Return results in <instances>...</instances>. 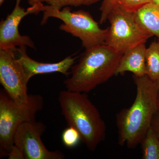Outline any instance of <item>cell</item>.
I'll use <instances>...</instances> for the list:
<instances>
[{
    "instance_id": "2",
    "label": "cell",
    "mask_w": 159,
    "mask_h": 159,
    "mask_svg": "<svg viewBox=\"0 0 159 159\" xmlns=\"http://www.w3.org/2000/svg\"><path fill=\"white\" fill-rule=\"evenodd\" d=\"M123 54L106 45L86 50L64 81L66 90L87 93L116 75Z\"/></svg>"
},
{
    "instance_id": "6",
    "label": "cell",
    "mask_w": 159,
    "mask_h": 159,
    "mask_svg": "<svg viewBox=\"0 0 159 159\" xmlns=\"http://www.w3.org/2000/svg\"><path fill=\"white\" fill-rule=\"evenodd\" d=\"M110 23L105 45L115 51L124 54L140 44L145 43L152 37L137 22L134 12H130L116 6L108 15Z\"/></svg>"
},
{
    "instance_id": "7",
    "label": "cell",
    "mask_w": 159,
    "mask_h": 159,
    "mask_svg": "<svg viewBox=\"0 0 159 159\" xmlns=\"http://www.w3.org/2000/svg\"><path fill=\"white\" fill-rule=\"evenodd\" d=\"M46 129V125L36 120L26 122L18 127L14 136V145L20 148L25 159H63L65 156L58 150L47 149L41 137Z\"/></svg>"
},
{
    "instance_id": "1",
    "label": "cell",
    "mask_w": 159,
    "mask_h": 159,
    "mask_svg": "<svg viewBox=\"0 0 159 159\" xmlns=\"http://www.w3.org/2000/svg\"><path fill=\"white\" fill-rule=\"evenodd\" d=\"M137 94L132 105L122 109L117 114L118 143L134 148L140 144L151 126L155 114L159 110L155 81L147 75L134 76Z\"/></svg>"
},
{
    "instance_id": "10",
    "label": "cell",
    "mask_w": 159,
    "mask_h": 159,
    "mask_svg": "<svg viewBox=\"0 0 159 159\" xmlns=\"http://www.w3.org/2000/svg\"><path fill=\"white\" fill-rule=\"evenodd\" d=\"M26 47H18L14 51L16 59L21 66L28 82L31 77L37 74L57 72L67 77L70 76L69 70L75 63L76 57L69 56L57 63L39 62L29 57L27 54Z\"/></svg>"
},
{
    "instance_id": "16",
    "label": "cell",
    "mask_w": 159,
    "mask_h": 159,
    "mask_svg": "<svg viewBox=\"0 0 159 159\" xmlns=\"http://www.w3.org/2000/svg\"><path fill=\"white\" fill-rule=\"evenodd\" d=\"M81 140V137L77 129L69 126L63 132L62 141L64 145L68 148H73L78 144Z\"/></svg>"
},
{
    "instance_id": "13",
    "label": "cell",
    "mask_w": 159,
    "mask_h": 159,
    "mask_svg": "<svg viewBox=\"0 0 159 159\" xmlns=\"http://www.w3.org/2000/svg\"><path fill=\"white\" fill-rule=\"evenodd\" d=\"M146 75L155 81L159 77V41L153 42L145 53Z\"/></svg>"
},
{
    "instance_id": "15",
    "label": "cell",
    "mask_w": 159,
    "mask_h": 159,
    "mask_svg": "<svg viewBox=\"0 0 159 159\" xmlns=\"http://www.w3.org/2000/svg\"><path fill=\"white\" fill-rule=\"evenodd\" d=\"M102 0H44L48 5L61 9L67 6H90Z\"/></svg>"
},
{
    "instance_id": "17",
    "label": "cell",
    "mask_w": 159,
    "mask_h": 159,
    "mask_svg": "<svg viewBox=\"0 0 159 159\" xmlns=\"http://www.w3.org/2000/svg\"><path fill=\"white\" fill-rule=\"evenodd\" d=\"M152 2H153V0H118L116 6L126 11L134 12L142 6Z\"/></svg>"
},
{
    "instance_id": "11",
    "label": "cell",
    "mask_w": 159,
    "mask_h": 159,
    "mask_svg": "<svg viewBox=\"0 0 159 159\" xmlns=\"http://www.w3.org/2000/svg\"><path fill=\"white\" fill-rule=\"evenodd\" d=\"M145 43L140 44L125 52L119 61L116 75L130 72L134 76L141 77L146 75Z\"/></svg>"
},
{
    "instance_id": "18",
    "label": "cell",
    "mask_w": 159,
    "mask_h": 159,
    "mask_svg": "<svg viewBox=\"0 0 159 159\" xmlns=\"http://www.w3.org/2000/svg\"><path fill=\"white\" fill-rule=\"evenodd\" d=\"M118 0H102V2L100 8L101 11L99 23H105L107 20L108 15L113 9L116 6Z\"/></svg>"
},
{
    "instance_id": "20",
    "label": "cell",
    "mask_w": 159,
    "mask_h": 159,
    "mask_svg": "<svg viewBox=\"0 0 159 159\" xmlns=\"http://www.w3.org/2000/svg\"><path fill=\"white\" fill-rule=\"evenodd\" d=\"M151 127L155 132L159 139V110L155 114L152 118Z\"/></svg>"
},
{
    "instance_id": "21",
    "label": "cell",
    "mask_w": 159,
    "mask_h": 159,
    "mask_svg": "<svg viewBox=\"0 0 159 159\" xmlns=\"http://www.w3.org/2000/svg\"><path fill=\"white\" fill-rule=\"evenodd\" d=\"M28 2L31 6L43 5V2H44V0H29Z\"/></svg>"
},
{
    "instance_id": "14",
    "label": "cell",
    "mask_w": 159,
    "mask_h": 159,
    "mask_svg": "<svg viewBox=\"0 0 159 159\" xmlns=\"http://www.w3.org/2000/svg\"><path fill=\"white\" fill-rule=\"evenodd\" d=\"M140 144L143 159H159V139L151 126Z\"/></svg>"
},
{
    "instance_id": "24",
    "label": "cell",
    "mask_w": 159,
    "mask_h": 159,
    "mask_svg": "<svg viewBox=\"0 0 159 159\" xmlns=\"http://www.w3.org/2000/svg\"><path fill=\"white\" fill-rule=\"evenodd\" d=\"M5 0H0V5L1 6H2V5L3 4V3H4V2H5Z\"/></svg>"
},
{
    "instance_id": "5",
    "label": "cell",
    "mask_w": 159,
    "mask_h": 159,
    "mask_svg": "<svg viewBox=\"0 0 159 159\" xmlns=\"http://www.w3.org/2000/svg\"><path fill=\"white\" fill-rule=\"evenodd\" d=\"M41 25L49 18L54 17L63 22L59 29L74 37L78 38L85 50L105 44L108 28L103 29L87 11L82 10L72 11L69 6L59 9L50 5H44Z\"/></svg>"
},
{
    "instance_id": "3",
    "label": "cell",
    "mask_w": 159,
    "mask_h": 159,
    "mask_svg": "<svg viewBox=\"0 0 159 159\" xmlns=\"http://www.w3.org/2000/svg\"><path fill=\"white\" fill-rule=\"evenodd\" d=\"M58 99L69 126L77 129L87 148L94 151L105 140L106 133L105 122L98 109L85 93L61 91Z\"/></svg>"
},
{
    "instance_id": "4",
    "label": "cell",
    "mask_w": 159,
    "mask_h": 159,
    "mask_svg": "<svg viewBox=\"0 0 159 159\" xmlns=\"http://www.w3.org/2000/svg\"><path fill=\"white\" fill-rule=\"evenodd\" d=\"M43 99L39 94L29 95L28 102L17 104L4 89L0 91V157H8L14 145V136L20 125L35 121L38 112L42 109Z\"/></svg>"
},
{
    "instance_id": "19",
    "label": "cell",
    "mask_w": 159,
    "mask_h": 159,
    "mask_svg": "<svg viewBox=\"0 0 159 159\" xmlns=\"http://www.w3.org/2000/svg\"><path fill=\"white\" fill-rule=\"evenodd\" d=\"M9 159H25L22 150L15 145L11 147L8 155Z\"/></svg>"
},
{
    "instance_id": "23",
    "label": "cell",
    "mask_w": 159,
    "mask_h": 159,
    "mask_svg": "<svg viewBox=\"0 0 159 159\" xmlns=\"http://www.w3.org/2000/svg\"><path fill=\"white\" fill-rule=\"evenodd\" d=\"M153 2L155 3L159 6V0H153Z\"/></svg>"
},
{
    "instance_id": "12",
    "label": "cell",
    "mask_w": 159,
    "mask_h": 159,
    "mask_svg": "<svg viewBox=\"0 0 159 159\" xmlns=\"http://www.w3.org/2000/svg\"><path fill=\"white\" fill-rule=\"evenodd\" d=\"M135 17L142 28L159 40V6L148 3L134 12Z\"/></svg>"
},
{
    "instance_id": "22",
    "label": "cell",
    "mask_w": 159,
    "mask_h": 159,
    "mask_svg": "<svg viewBox=\"0 0 159 159\" xmlns=\"http://www.w3.org/2000/svg\"><path fill=\"white\" fill-rule=\"evenodd\" d=\"M156 85L158 97L159 102V77L155 81Z\"/></svg>"
},
{
    "instance_id": "8",
    "label": "cell",
    "mask_w": 159,
    "mask_h": 159,
    "mask_svg": "<svg viewBox=\"0 0 159 159\" xmlns=\"http://www.w3.org/2000/svg\"><path fill=\"white\" fill-rule=\"evenodd\" d=\"M0 83L14 102L19 104L28 102V82L14 51L0 50Z\"/></svg>"
},
{
    "instance_id": "9",
    "label": "cell",
    "mask_w": 159,
    "mask_h": 159,
    "mask_svg": "<svg viewBox=\"0 0 159 159\" xmlns=\"http://www.w3.org/2000/svg\"><path fill=\"white\" fill-rule=\"evenodd\" d=\"M21 2V0H16L11 13L0 23V50L14 51L22 47L35 48L34 43L29 36L20 34L18 27L25 16L43 11L44 5L31 6L26 10L20 6Z\"/></svg>"
}]
</instances>
